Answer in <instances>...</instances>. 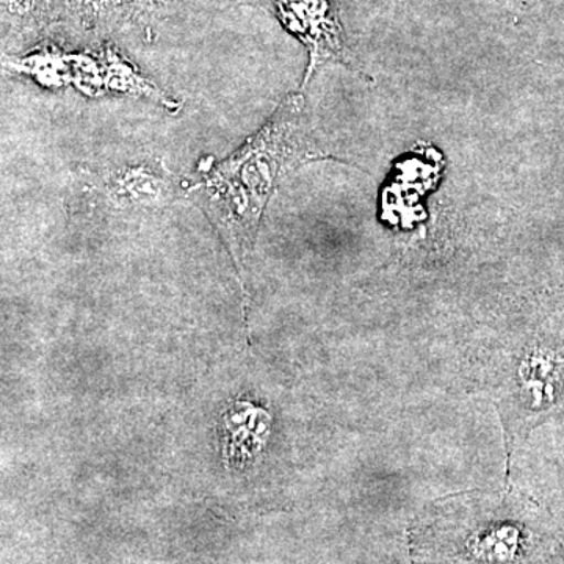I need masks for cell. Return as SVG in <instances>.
Wrapping results in <instances>:
<instances>
[{
	"label": "cell",
	"mask_w": 564,
	"mask_h": 564,
	"mask_svg": "<svg viewBox=\"0 0 564 564\" xmlns=\"http://www.w3.org/2000/svg\"><path fill=\"white\" fill-rule=\"evenodd\" d=\"M417 564H555L554 536L499 510L437 516L417 527Z\"/></svg>",
	"instance_id": "obj_1"
},
{
	"label": "cell",
	"mask_w": 564,
	"mask_h": 564,
	"mask_svg": "<svg viewBox=\"0 0 564 564\" xmlns=\"http://www.w3.org/2000/svg\"><path fill=\"white\" fill-rule=\"evenodd\" d=\"M269 425L267 413L251 404L237 403L225 415V456L229 462H247L261 444L262 434Z\"/></svg>",
	"instance_id": "obj_2"
}]
</instances>
